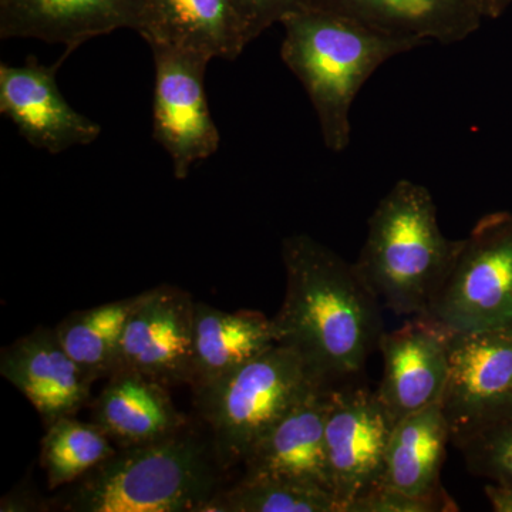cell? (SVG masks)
Masks as SVG:
<instances>
[{"label":"cell","mask_w":512,"mask_h":512,"mask_svg":"<svg viewBox=\"0 0 512 512\" xmlns=\"http://www.w3.org/2000/svg\"><path fill=\"white\" fill-rule=\"evenodd\" d=\"M284 303L274 328L279 345L298 350L326 383H350L379 349L384 333L379 299L355 264L306 234L282 241Z\"/></svg>","instance_id":"obj_1"},{"label":"cell","mask_w":512,"mask_h":512,"mask_svg":"<svg viewBox=\"0 0 512 512\" xmlns=\"http://www.w3.org/2000/svg\"><path fill=\"white\" fill-rule=\"evenodd\" d=\"M282 26V60L308 93L323 143L332 153L350 146V111L367 80L393 57L427 46L313 8L296 13Z\"/></svg>","instance_id":"obj_2"},{"label":"cell","mask_w":512,"mask_h":512,"mask_svg":"<svg viewBox=\"0 0 512 512\" xmlns=\"http://www.w3.org/2000/svg\"><path fill=\"white\" fill-rule=\"evenodd\" d=\"M222 471L211 440L185 426L163 439L117 448L76 481L60 510L204 512Z\"/></svg>","instance_id":"obj_3"},{"label":"cell","mask_w":512,"mask_h":512,"mask_svg":"<svg viewBox=\"0 0 512 512\" xmlns=\"http://www.w3.org/2000/svg\"><path fill=\"white\" fill-rule=\"evenodd\" d=\"M460 245L448 239L424 185L402 178L367 221L355 268L367 288L396 315H426Z\"/></svg>","instance_id":"obj_4"},{"label":"cell","mask_w":512,"mask_h":512,"mask_svg":"<svg viewBox=\"0 0 512 512\" xmlns=\"http://www.w3.org/2000/svg\"><path fill=\"white\" fill-rule=\"evenodd\" d=\"M298 350L275 345L227 376L195 390L222 470L244 463L282 417L323 386Z\"/></svg>","instance_id":"obj_5"},{"label":"cell","mask_w":512,"mask_h":512,"mask_svg":"<svg viewBox=\"0 0 512 512\" xmlns=\"http://www.w3.org/2000/svg\"><path fill=\"white\" fill-rule=\"evenodd\" d=\"M427 318L453 332L512 325V212L484 215L460 245Z\"/></svg>","instance_id":"obj_6"},{"label":"cell","mask_w":512,"mask_h":512,"mask_svg":"<svg viewBox=\"0 0 512 512\" xmlns=\"http://www.w3.org/2000/svg\"><path fill=\"white\" fill-rule=\"evenodd\" d=\"M154 60L153 137L173 161L177 180L217 153L220 131L205 93L210 57L167 45H148Z\"/></svg>","instance_id":"obj_7"},{"label":"cell","mask_w":512,"mask_h":512,"mask_svg":"<svg viewBox=\"0 0 512 512\" xmlns=\"http://www.w3.org/2000/svg\"><path fill=\"white\" fill-rule=\"evenodd\" d=\"M450 372L441 399L456 446L512 410V325L450 333Z\"/></svg>","instance_id":"obj_8"},{"label":"cell","mask_w":512,"mask_h":512,"mask_svg":"<svg viewBox=\"0 0 512 512\" xmlns=\"http://www.w3.org/2000/svg\"><path fill=\"white\" fill-rule=\"evenodd\" d=\"M394 424L376 392L352 382L336 386L325 437L330 490L342 512L382 484Z\"/></svg>","instance_id":"obj_9"},{"label":"cell","mask_w":512,"mask_h":512,"mask_svg":"<svg viewBox=\"0 0 512 512\" xmlns=\"http://www.w3.org/2000/svg\"><path fill=\"white\" fill-rule=\"evenodd\" d=\"M195 303L175 286L148 289L128 319L117 370H134L167 387L191 386Z\"/></svg>","instance_id":"obj_10"},{"label":"cell","mask_w":512,"mask_h":512,"mask_svg":"<svg viewBox=\"0 0 512 512\" xmlns=\"http://www.w3.org/2000/svg\"><path fill=\"white\" fill-rule=\"evenodd\" d=\"M64 59L55 66L35 56L20 66L0 63V113L30 146L50 154L89 146L101 134L100 124L74 110L60 92L56 74Z\"/></svg>","instance_id":"obj_11"},{"label":"cell","mask_w":512,"mask_h":512,"mask_svg":"<svg viewBox=\"0 0 512 512\" xmlns=\"http://www.w3.org/2000/svg\"><path fill=\"white\" fill-rule=\"evenodd\" d=\"M450 333L427 316H414L402 328L383 333V377L376 394L394 423L441 403L450 372Z\"/></svg>","instance_id":"obj_12"},{"label":"cell","mask_w":512,"mask_h":512,"mask_svg":"<svg viewBox=\"0 0 512 512\" xmlns=\"http://www.w3.org/2000/svg\"><path fill=\"white\" fill-rule=\"evenodd\" d=\"M0 373L50 426L86 406L94 380L69 355L56 328H37L0 353Z\"/></svg>","instance_id":"obj_13"},{"label":"cell","mask_w":512,"mask_h":512,"mask_svg":"<svg viewBox=\"0 0 512 512\" xmlns=\"http://www.w3.org/2000/svg\"><path fill=\"white\" fill-rule=\"evenodd\" d=\"M143 0H0V39H37L66 47L120 29L137 30Z\"/></svg>","instance_id":"obj_14"},{"label":"cell","mask_w":512,"mask_h":512,"mask_svg":"<svg viewBox=\"0 0 512 512\" xmlns=\"http://www.w3.org/2000/svg\"><path fill=\"white\" fill-rule=\"evenodd\" d=\"M339 384H323L282 417L245 458L244 477H279L330 491L326 421Z\"/></svg>","instance_id":"obj_15"},{"label":"cell","mask_w":512,"mask_h":512,"mask_svg":"<svg viewBox=\"0 0 512 512\" xmlns=\"http://www.w3.org/2000/svg\"><path fill=\"white\" fill-rule=\"evenodd\" d=\"M311 8L427 45L464 42L485 20L474 0H312Z\"/></svg>","instance_id":"obj_16"},{"label":"cell","mask_w":512,"mask_h":512,"mask_svg":"<svg viewBox=\"0 0 512 512\" xmlns=\"http://www.w3.org/2000/svg\"><path fill=\"white\" fill-rule=\"evenodd\" d=\"M147 45L237 60L249 45L232 0H143L136 30Z\"/></svg>","instance_id":"obj_17"},{"label":"cell","mask_w":512,"mask_h":512,"mask_svg":"<svg viewBox=\"0 0 512 512\" xmlns=\"http://www.w3.org/2000/svg\"><path fill=\"white\" fill-rule=\"evenodd\" d=\"M168 389L134 370H117L94 400L92 421L119 448L163 439L188 424Z\"/></svg>","instance_id":"obj_18"},{"label":"cell","mask_w":512,"mask_h":512,"mask_svg":"<svg viewBox=\"0 0 512 512\" xmlns=\"http://www.w3.org/2000/svg\"><path fill=\"white\" fill-rule=\"evenodd\" d=\"M278 345L274 322L258 311L227 312L195 303L192 392Z\"/></svg>","instance_id":"obj_19"},{"label":"cell","mask_w":512,"mask_h":512,"mask_svg":"<svg viewBox=\"0 0 512 512\" xmlns=\"http://www.w3.org/2000/svg\"><path fill=\"white\" fill-rule=\"evenodd\" d=\"M450 427L441 403L431 404L394 424L382 485L416 497H447L441 485Z\"/></svg>","instance_id":"obj_20"},{"label":"cell","mask_w":512,"mask_h":512,"mask_svg":"<svg viewBox=\"0 0 512 512\" xmlns=\"http://www.w3.org/2000/svg\"><path fill=\"white\" fill-rule=\"evenodd\" d=\"M146 295L144 291L131 298L72 312L56 326L64 349L94 382L109 379L116 372L128 319Z\"/></svg>","instance_id":"obj_21"},{"label":"cell","mask_w":512,"mask_h":512,"mask_svg":"<svg viewBox=\"0 0 512 512\" xmlns=\"http://www.w3.org/2000/svg\"><path fill=\"white\" fill-rule=\"evenodd\" d=\"M116 451L113 441L93 421L84 423L67 416L47 426L40 463L53 490L76 483Z\"/></svg>","instance_id":"obj_22"},{"label":"cell","mask_w":512,"mask_h":512,"mask_svg":"<svg viewBox=\"0 0 512 512\" xmlns=\"http://www.w3.org/2000/svg\"><path fill=\"white\" fill-rule=\"evenodd\" d=\"M204 512H342L325 488L279 477H244L218 491Z\"/></svg>","instance_id":"obj_23"},{"label":"cell","mask_w":512,"mask_h":512,"mask_svg":"<svg viewBox=\"0 0 512 512\" xmlns=\"http://www.w3.org/2000/svg\"><path fill=\"white\" fill-rule=\"evenodd\" d=\"M473 476L512 487V410L456 444Z\"/></svg>","instance_id":"obj_24"},{"label":"cell","mask_w":512,"mask_h":512,"mask_svg":"<svg viewBox=\"0 0 512 512\" xmlns=\"http://www.w3.org/2000/svg\"><path fill=\"white\" fill-rule=\"evenodd\" d=\"M444 512L458 511L450 495L441 498L416 497L396 488L377 485L348 504L345 512Z\"/></svg>","instance_id":"obj_25"},{"label":"cell","mask_w":512,"mask_h":512,"mask_svg":"<svg viewBox=\"0 0 512 512\" xmlns=\"http://www.w3.org/2000/svg\"><path fill=\"white\" fill-rule=\"evenodd\" d=\"M312 0H232L248 43L258 39L276 23L311 8Z\"/></svg>","instance_id":"obj_26"},{"label":"cell","mask_w":512,"mask_h":512,"mask_svg":"<svg viewBox=\"0 0 512 512\" xmlns=\"http://www.w3.org/2000/svg\"><path fill=\"white\" fill-rule=\"evenodd\" d=\"M42 510L36 495L29 490H18L16 488L13 493L3 497L2 504H0V511H39Z\"/></svg>","instance_id":"obj_27"},{"label":"cell","mask_w":512,"mask_h":512,"mask_svg":"<svg viewBox=\"0 0 512 512\" xmlns=\"http://www.w3.org/2000/svg\"><path fill=\"white\" fill-rule=\"evenodd\" d=\"M484 493L495 512H512V487L491 483L485 485Z\"/></svg>","instance_id":"obj_28"},{"label":"cell","mask_w":512,"mask_h":512,"mask_svg":"<svg viewBox=\"0 0 512 512\" xmlns=\"http://www.w3.org/2000/svg\"><path fill=\"white\" fill-rule=\"evenodd\" d=\"M484 19H497L510 6L512 0H474Z\"/></svg>","instance_id":"obj_29"}]
</instances>
